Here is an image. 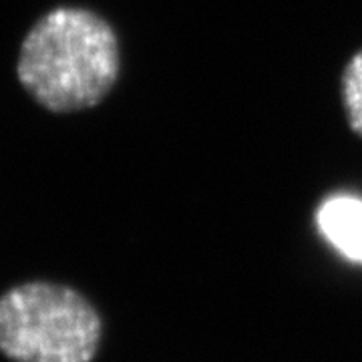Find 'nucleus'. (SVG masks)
Instances as JSON below:
<instances>
[{
  "label": "nucleus",
  "instance_id": "nucleus-3",
  "mask_svg": "<svg viewBox=\"0 0 362 362\" xmlns=\"http://www.w3.org/2000/svg\"><path fill=\"white\" fill-rule=\"evenodd\" d=\"M318 226L324 238L346 258L362 262V202L338 195L318 209Z\"/></svg>",
  "mask_w": 362,
  "mask_h": 362
},
{
  "label": "nucleus",
  "instance_id": "nucleus-2",
  "mask_svg": "<svg viewBox=\"0 0 362 362\" xmlns=\"http://www.w3.org/2000/svg\"><path fill=\"white\" fill-rule=\"evenodd\" d=\"M101 318L69 286L25 282L0 296V352L13 362H90Z\"/></svg>",
  "mask_w": 362,
  "mask_h": 362
},
{
  "label": "nucleus",
  "instance_id": "nucleus-1",
  "mask_svg": "<svg viewBox=\"0 0 362 362\" xmlns=\"http://www.w3.org/2000/svg\"><path fill=\"white\" fill-rule=\"evenodd\" d=\"M119 69L121 52L113 26L87 8L59 6L28 30L16 73L45 109L75 113L103 101Z\"/></svg>",
  "mask_w": 362,
  "mask_h": 362
},
{
  "label": "nucleus",
  "instance_id": "nucleus-4",
  "mask_svg": "<svg viewBox=\"0 0 362 362\" xmlns=\"http://www.w3.org/2000/svg\"><path fill=\"white\" fill-rule=\"evenodd\" d=\"M340 97L350 131L362 139V49L350 57L342 71Z\"/></svg>",
  "mask_w": 362,
  "mask_h": 362
}]
</instances>
